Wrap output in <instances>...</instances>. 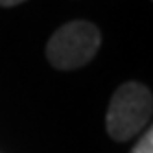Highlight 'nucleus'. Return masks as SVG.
<instances>
[{
	"label": "nucleus",
	"mask_w": 153,
	"mask_h": 153,
	"mask_svg": "<svg viewBox=\"0 0 153 153\" xmlns=\"http://www.w3.org/2000/svg\"><path fill=\"white\" fill-rule=\"evenodd\" d=\"M131 153H153V131H151V127H148V131L140 137V140L137 142V146L133 148Z\"/></svg>",
	"instance_id": "3"
},
{
	"label": "nucleus",
	"mask_w": 153,
	"mask_h": 153,
	"mask_svg": "<svg viewBox=\"0 0 153 153\" xmlns=\"http://www.w3.org/2000/svg\"><path fill=\"white\" fill-rule=\"evenodd\" d=\"M153 98L146 85L127 81L114 91L107 107L105 127L116 142H126L149 127Z\"/></svg>",
	"instance_id": "1"
},
{
	"label": "nucleus",
	"mask_w": 153,
	"mask_h": 153,
	"mask_svg": "<svg viewBox=\"0 0 153 153\" xmlns=\"http://www.w3.org/2000/svg\"><path fill=\"white\" fill-rule=\"evenodd\" d=\"M22 2H26V0H0V7H13Z\"/></svg>",
	"instance_id": "4"
},
{
	"label": "nucleus",
	"mask_w": 153,
	"mask_h": 153,
	"mask_svg": "<svg viewBox=\"0 0 153 153\" xmlns=\"http://www.w3.org/2000/svg\"><path fill=\"white\" fill-rule=\"evenodd\" d=\"M102 45V33L89 20H70L53 31L46 57L57 70H76L91 63Z\"/></svg>",
	"instance_id": "2"
}]
</instances>
